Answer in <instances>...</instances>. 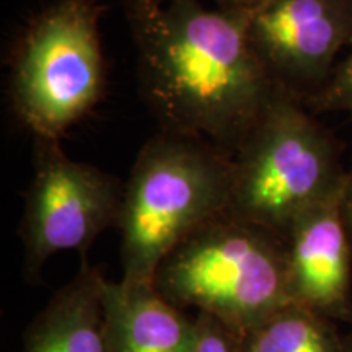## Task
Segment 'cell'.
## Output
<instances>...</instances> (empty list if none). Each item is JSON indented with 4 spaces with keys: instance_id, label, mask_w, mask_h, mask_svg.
I'll list each match as a JSON object with an SVG mask.
<instances>
[{
    "instance_id": "obj_1",
    "label": "cell",
    "mask_w": 352,
    "mask_h": 352,
    "mask_svg": "<svg viewBox=\"0 0 352 352\" xmlns=\"http://www.w3.org/2000/svg\"><path fill=\"white\" fill-rule=\"evenodd\" d=\"M246 10L166 0L132 30L140 94L162 131L199 138L233 155L279 88L254 52Z\"/></svg>"
},
{
    "instance_id": "obj_2",
    "label": "cell",
    "mask_w": 352,
    "mask_h": 352,
    "mask_svg": "<svg viewBox=\"0 0 352 352\" xmlns=\"http://www.w3.org/2000/svg\"><path fill=\"white\" fill-rule=\"evenodd\" d=\"M230 184L232 155L215 145L162 129L148 139L122 192L121 280L152 284L175 246L227 214Z\"/></svg>"
},
{
    "instance_id": "obj_3",
    "label": "cell",
    "mask_w": 352,
    "mask_h": 352,
    "mask_svg": "<svg viewBox=\"0 0 352 352\" xmlns=\"http://www.w3.org/2000/svg\"><path fill=\"white\" fill-rule=\"evenodd\" d=\"M152 284L182 310L196 308L246 331L290 302L285 240L223 214L175 246Z\"/></svg>"
},
{
    "instance_id": "obj_4",
    "label": "cell",
    "mask_w": 352,
    "mask_h": 352,
    "mask_svg": "<svg viewBox=\"0 0 352 352\" xmlns=\"http://www.w3.org/2000/svg\"><path fill=\"white\" fill-rule=\"evenodd\" d=\"M338 145L296 96L279 91L232 155L227 215L285 236L298 215L346 182Z\"/></svg>"
},
{
    "instance_id": "obj_5",
    "label": "cell",
    "mask_w": 352,
    "mask_h": 352,
    "mask_svg": "<svg viewBox=\"0 0 352 352\" xmlns=\"http://www.w3.org/2000/svg\"><path fill=\"white\" fill-rule=\"evenodd\" d=\"M96 0H56L21 34L10 72V103L34 139L60 140L107 91Z\"/></svg>"
},
{
    "instance_id": "obj_6",
    "label": "cell",
    "mask_w": 352,
    "mask_h": 352,
    "mask_svg": "<svg viewBox=\"0 0 352 352\" xmlns=\"http://www.w3.org/2000/svg\"><path fill=\"white\" fill-rule=\"evenodd\" d=\"M33 166L20 226L28 277L57 253L85 258L101 233L118 227L124 192L116 176L70 158L60 140L34 139Z\"/></svg>"
},
{
    "instance_id": "obj_7",
    "label": "cell",
    "mask_w": 352,
    "mask_h": 352,
    "mask_svg": "<svg viewBox=\"0 0 352 352\" xmlns=\"http://www.w3.org/2000/svg\"><path fill=\"white\" fill-rule=\"evenodd\" d=\"M248 38L274 85L308 103L327 87L352 41V0H259Z\"/></svg>"
},
{
    "instance_id": "obj_8",
    "label": "cell",
    "mask_w": 352,
    "mask_h": 352,
    "mask_svg": "<svg viewBox=\"0 0 352 352\" xmlns=\"http://www.w3.org/2000/svg\"><path fill=\"white\" fill-rule=\"evenodd\" d=\"M346 183V182H344ZM340 189L294 220L285 233L290 302L352 323V243Z\"/></svg>"
},
{
    "instance_id": "obj_9",
    "label": "cell",
    "mask_w": 352,
    "mask_h": 352,
    "mask_svg": "<svg viewBox=\"0 0 352 352\" xmlns=\"http://www.w3.org/2000/svg\"><path fill=\"white\" fill-rule=\"evenodd\" d=\"M111 352H195L196 316L166 300L153 284L101 283Z\"/></svg>"
},
{
    "instance_id": "obj_10",
    "label": "cell",
    "mask_w": 352,
    "mask_h": 352,
    "mask_svg": "<svg viewBox=\"0 0 352 352\" xmlns=\"http://www.w3.org/2000/svg\"><path fill=\"white\" fill-rule=\"evenodd\" d=\"M101 283L103 276L83 259L77 276L57 290L26 328L20 352H111Z\"/></svg>"
},
{
    "instance_id": "obj_11",
    "label": "cell",
    "mask_w": 352,
    "mask_h": 352,
    "mask_svg": "<svg viewBox=\"0 0 352 352\" xmlns=\"http://www.w3.org/2000/svg\"><path fill=\"white\" fill-rule=\"evenodd\" d=\"M243 352H346L334 321L289 302L243 331Z\"/></svg>"
},
{
    "instance_id": "obj_12",
    "label": "cell",
    "mask_w": 352,
    "mask_h": 352,
    "mask_svg": "<svg viewBox=\"0 0 352 352\" xmlns=\"http://www.w3.org/2000/svg\"><path fill=\"white\" fill-rule=\"evenodd\" d=\"M316 113H344L352 118V41L349 52L334 69L327 87L307 103Z\"/></svg>"
},
{
    "instance_id": "obj_13",
    "label": "cell",
    "mask_w": 352,
    "mask_h": 352,
    "mask_svg": "<svg viewBox=\"0 0 352 352\" xmlns=\"http://www.w3.org/2000/svg\"><path fill=\"white\" fill-rule=\"evenodd\" d=\"M243 331L217 316L197 311L195 352H243Z\"/></svg>"
},
{
    "instance_id": "obj_14",
    "label": "cell",
    "mask_w": 352,
    "mask_h": 352,
    "mask_svg": "<svg viewBox=\"0 0 352 352\" xmlns=\"http://www.w3.org/2000/svg\"><path fill=\"white\" fill-rule=\"evenodd\" d=\"M166 0H122L131 30L138 28L164 7Z\"/></svg>"
},
{
    "instance_id": "obj_15",
    "label": "cell",
    "mask_w": 352,
    "mask_h": 352,
    "mask_svg": "<svg viewBox=\"0 0 352 352\" xmlns=\"http://www.w3.org/2000/svg\"><path fill=\"white\" fill-rule=\"evenodd\" d=\"M342 219L352 243V168L346 173L344 191H342Z\"/></svg>"
},
{
    "instance_id": "obj_16",
    "label": "cell",
    "mask_w": 352,
    "mask_h": 352,
    "mask_svg": "<svg viewBox=\"0 0 352 352\" xmlns=\"http://www.w3.org/2000/svg\"><path fill=\"white\" fill-rule=\"evenodd\" d=\"M259 0H215L219 7L233 8V10H248L253 6H256Z\"/></svg>"
},
{
    "instance_id": "obj_17",
    "label": "cell",
    "mask_w": 352,
    "mask_h": 352,
    "mask_svg": "<svg viewBox=\"0 0 352 352\" xmlns=\"http://www.w3.org/2000/svg\"><path fill=\"white\" fill-rule=\"evenodd\" d=\"M344 347L346 352H352V331L347 338H344Z\"/></svg>"
}]
</instances>
